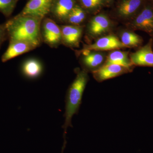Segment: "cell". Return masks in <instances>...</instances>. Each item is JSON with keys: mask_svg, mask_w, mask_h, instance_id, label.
Returning a JSON list of instances; mask_svg holds the SVG:
<instances>
[{"mask_svg": "<svg viewBox=\"0 0 153 153\" xmlns=\"http://www.w3.org/2000/svg\"><path fill=\"white\" fill-rule=\"evenodd\" d=\"M42 19L28 15L18 14L5 22L9 42L22 41L36 48L42 44Z\"/></svg>", "mask_w": 153, "mask_h": 153, "instance_id": "cell-1", "label": "cell"}, {"mask_svg": "<svg viewBox=\"0 0 153 153\" xmlns=\"http://www.w3.org/2000/svg\"><path fill=\"white\" fill-rule=\"evenodd\" d=\"M87 72L84 70H78L75 79L69 86L66 97V106L64 114L65 122L63 128L64 130V140L68 127H72L71 119L74 114L79 111L82 102V97L88 81Z\"/></svg>", "mask_w": 153, "mask_h": 153, "instance_id": "cell-2", "label": "cell"}, {"mask_svg": "<svg viewBox=\"0 0 153 153\" xmlns=\"http://www.w3.org/2000/svg\"><path fill=\"white\" fill-rule=\"evenodd\" d=\"M42 41L51 48H56L62 44V34L60 26L51 18L45 17L41 25Z\"/></svg>", "mask_w": 153, "mask_h": 153, "instance_id": "cell-3", "label": "cell"}, {"mask_svg": "<svg viewBox=\"0 0 153 153\" xmlns=\"http://www.w3.org/2000/svg\"><path fill=\"white\" fill-rule=\"evenodd\" d=\"M56 0H29L19 14L28 15L43 20L51 13Z\"/></svg>", "mask_w": 153, "mask_h": 153, "instance_id": "cell-4", "label": "cell"}, {"mask_svg": "<svg viewBox=\"0 0 153 153\" xmlns=\"http://www.w3.org/2000/svg\"><path fill=\"white\" fill-rule=\"evenodd\" d=\"M126 47L115 36L109 35L98 39L95 43L84 47L85 51H106Z\"/></svg>", "mask_w": 153, "mask_h": 153, "instance_id": "cell-5", "label": "cell"}, {"mask_svg": "<svg viewBox=\"0 0 153 153\" xmlns=\"http://www.w3.org/2000/svg\"><path fill=\"white\" fill-rule=\"evenodd\" d=\"M62 34V44L67 47H78L81 39L82 28L73 25L60 26Z\"/></svg>", "mask_w": 153, "mask_h": 153, "instance_id": "cell-6", "label": "cell"}, {"mask_svg": "<svg viewBox=\"0 0 153 153\" xmlns=\"http://www.w3.org/2000/svg\"><path fill=\"white\" fill-rule=\"evenodd\" d=\"M75 5V0H56L50 14L55 22H66Z\"/></svg>", "mask_w": 153, "mask_h": 153, "instance_id": "cell-7", "label": "cell"}, {"mask_svg": "<svg viewBox=\"0 0 153 153\" xmlns=\"http://www.w3.org/2000/svg\"><path fill=\"white\" fill-rule=\"evenodd\" d=\"M36 48L29 43L22 41L9 42L7 49L2 55L1 60L3 63H5L19 55L33 51Z\"/></svg>", "mask_w": 153, "mask_h": 153, "instance_id": "cell-8", "label": "cell"}, {"mask_svg": "<svg viewBox=\"0 0 153 153\" xmlns=\"http://www.w3.org/2000/svg\"><path fill=\"white\" fill-rule=\"evenodd\" d=\"M129 71L123 66L115 64H104L93 72L94 78L97 81H101L119 76Z\"/></svg>", "mask_w": 153, "mask_h": 153, "instance_id": "cell-9", "label": "cell"}, {"mask_svg": "<svg viewBox=\"0 0 153 153\" xmlns=\"http://www.w3.org/2000/svg\"><path fill=\"white\" fill-rule=\"evenodd\" d=\"M130 60L132 65L153 66V52L151 42L131 54Z\"/></svg>", "mask_w": 153, "mask_h": 153, "instance_id": "cell-10", "label": "cell"}, {"mask_svg": "<svg viewBox=\"0 0 153 153\" xmlns=\"http://www.w3.org/2000/svg\"><path fill=\"white\" fill-rule=\"evenodd\" d=\"M23 75L29 79H35L41 76L43 71V66L38 59L30 58L25 60L22 66Z\"/></svg>", "mask_w": 153, "mask_h": 153, "instance_id": "cell-11", "label": "cell"}, {"mask_svg": "<svg viewBox=\"0 0 153 153\" xmlns=\"http://www.w3.org/2000/svg\"><path fill=\"white\" fill-rule=\"evenodd\" d=\"M110 25L109 19L103 15H99L91 19L88 25V32L93 36H98L106 32Z\"/></svg>", "mask_w": 153, "mask_h": 153, "instance_id": "cell-12", "label": "cell"}, {"mask_svg": "<svg viewBox=\"0 0 153 153\" xmlns=\"http://www.w3.org/2000/svg\"><path fill=\"white\" fill-rule=\"evenodd\" d=\"M136 27L149 33L153 31V11L146 9L137 17L134 22Z\"/></svg>", "mask_w": 153, "mask_h": 153, "instance_id": "cell-13", "label": "cell"}, {"mask_svg": "<svg viewBox=\"0 0 153 153\" xmlns=\"http://www.w3.org/2000/svg\"><path fill=\"white\" fill-rule=\"evenodd\" d=\"M82 52L83 55L82 64L84 68L88 70L94 69V71L95 68L100 66L104 60L103 55L100 53L85 50H82Z\"/></svg>", "mask_w": 153, "mask_h": 153, "instance_id": "cell-14", "label": "cell"}, {"mask_svg": "<svg viewBox=\"0 0 153 153\" xmlns=\"http://www.w3.org/2000/svg\"><path fill=\"white\" fill-rule=\"evenodd\" d=\"M105 64H115L129 69L132 65L126 52L120 51H113L108 56Z\"/></svg>", "mask_w": 153, "mask_h": 153, "instance_id": "cell-15", "label": "cell"}, {"mask_svg": "<svg viewBox=\"0 0 153 153\" xmlns=\"http://www.w3.org/2000/svg\"><path fill=\"white\" fill-rule=\"evenodd\" d=\"M141 0H124L119 6L118 12L123 16L133 14L140 5Z\"/></svg>", "mask_w": 153, "mask_h": 153, "instance_id": "cell-16", "label": "cell"}, {"mask_svg": "<svg viewBox=\"0 0 153 153\" xmlns=\"http://www.w3.org/2000/svg\"><path fill=\"white\" fill-rule=\"evenodd\" d=\"M141 41L140 36L131 32H124L121 36V41L126 47H136Z\"/></svg>", "mask_w": 153, "mask_h": 153, "instance_id": "cell-17", "label": "cell"}, {"mask_svg": "<svg viewBox=\"0 0 153 153\" xmlns=\"http://www.w3.org/2000/svg\"><path fill=\"white\" fill-rule=\"evenodd\" d=\"M18 0H0V13L7 18L10 16Z\"/></svg>", "mask_w": 153, "mask_h": 153, "instance_id": "cell-18", "label": "cell"}, {"mask_svg": "<svg viewBox=\"0 0 153 153\" xmlns=\"http://www.w3.org/2000/svg\"><path fill=\"white\" fill-rule=\"evenodd\" d=\"M102 0H79L81 5L86 9L94 8L101 4Z\"/></svg>", "mask_w": 153, "mask_h": 153, "instance_id": "cell-19", "label": "cell"}, {"mask_svg": "<svg viewBox=\"0 0 153 153\" xmlns=\"http://www.w3.org/2000/svg\"><path fill=\"white\" fill-rule=\"evenodd\" d=\"M8 40L5 23L0 25V49L5 41Z\"/></svg>", "mask_w": 153, "mask_h": 153, "instance_id": "cell-20", "label": "cell"}, {"mask_svg": "<svg viewBox=\"0 0 153 153\" xmlns=\"http://www.w3.org/2000/svg\"><path fill=\"white\" fill-rule=\"evenodd\" d=\"M72 10L77 15V16L79 17V19L82 21V22H84L86 17V15H85V11L82 9V8L80 6L76 4Z\"/></svg>", "mask_w": 153, "mask_h": 153, "instance_id": "cell-21", "label": "cell"}, {"mask_svg": "<svg viewBox=\"0 0 153 153\" xmlns=\"http://www.w3.org/2000/svg\"><path fill=\"white\" fill-rule=\"evenodd\" d=\"M18 1H19V0H18Z\"/></svg>", "mask_w": 153, "mask_h": 153, "instance_id": "cell-22", "label": "cell"}]
</instances>
